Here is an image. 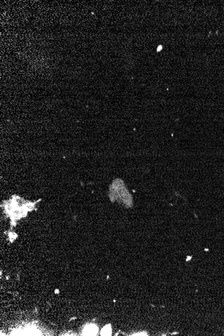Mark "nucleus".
Returning <instances> with one entry per match:
<instances>
[{"mask_svg": "<svg viewBox=\"0 0 224 336\" xmlns=\"http://www.w3.org/2000/svg\"><path fill=\"white\" fill-rule=\"evenodd\" d=\"M97 331H98V329H97L96 326L91 325L87 326L84 329L83 334H85V335H95L97 333Z\"/></svg>", "mask_w": 224, "mask_h": 336, "instance_id": "1", "label": "nucleus"}, {"mask_svg": "<svg viewBox=\"0 0 224 336\" xmlns=\"http://www.w3.org/2000/svg\"><path fill=\"white\" fill-rule=\"evenodd\" d=\"M101 334V335H111V330L110 328V326L108 325V326H106V327H105L103 329H102Z\"/></svg>", "mask_w": 224, "mask_h": 336, "instance_id": "2", "label": "nucleus"}]
</instances>
